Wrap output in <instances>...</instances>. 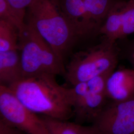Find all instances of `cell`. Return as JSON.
I'll return each mask as SVG.
<instances>
[{
  "mask_svg": "<svg viewBox=\"0 0 134 134\" xmlns=\"http://www.w3.org/2000/svg\"><path fill=\"white\" fill-rule=\"evenodd\" d=\"M55 75L24 77L9 86L16 97L36 114L63 120L74 117L70 88L59 85Z\"/></svg>",
  "mask_w": 134,
  "mask_h": 134,
  "instance_id": "6da1fadb",
  "label": "cell"
},
{
  "mask_svg": "<svg viewBox=\"0 0 134 134\" xmlns=\"http://www.w3.org/2000/svg\"><path fill=\"white\" fill-rule=\"evenodd\" d=\"M26 23L31 25L63 61L79 38L63 13L59 0H34L26 10Z\"/></svg>",
  "mask_w": 134,
  "mask_h": 134,
  "instance_id": "7a4b0ae2",
  "label": "cell"
},
{
  "mask_svg": "<svg viewBox=\"0 0 134 134\" xmlns=\"http://www.w3.org/2000/svg\"><path fill=\"white\" fill-rule=\"evenodd\" d=\"M18 50L23 78L43 74L65 75L63 61L35 29L27 23L24 30L19 33Z\"/></svg>",
  "mask_w": 134,
  "mask_h": 134,
  "instance_id": "3957f363",
  "label": "cell"
},
{
  "mask_svg": "<svg viewBox=\"0 0 134 134\" xmlns=\"http://www.w3.org/2000/svg\"><path fill=\"white\" fill-rule=\"evenodd\" d=\"M120 57L116 43L104 38L96 46L76 53L66 68L65 76L72 86L113 72Z\"/></svg>",
  "mask_w": 134,
  "mask_h": 134,
  "instance_id": "277c9868",
  "label": "cell"
},
{
  "mask_svg": "<svg viewBox=\"0 0 134 134\" xmlns=\"http://www.w3.org/2000/svg\"><path fill=\"white\" fill-rule=\"evenodd\" d=\"M0 118L29 134H49L42 116L24 105L8 86L0 85Z\"/></svg>",
  "mask_w": 134,
  "mask_h": 134,
  "instance_id": "5b68a950",
  "label": "cell"
},
{
  "mask_svg": "<svg viewBox=\"0 0 134 134\" xmlns=\"http://www.w3.org/2000/svg\"><path fill=\"white\" fill-rule=\"evenodd\" d=\"M92 125L105 134H134V98L107 103Z\"/></svg>",
  "mask_w": 134,
  "mask_h": 134,
  "instance_id": "8992f818",
  "label": "cell"
},
{
  "mask_svg": "<svg viewBox=\"0 0 134 134\" xmlns=\"http://www.w3.org/2000/svg\"><path fill=\"white\" fill-rule=\"evenodd\" d=\"M70 90L77 123H93L107 103L106 93L91 90L86 81L73 86Z\"/></svg>",
  "mask_w": 134,
  "mask_h": 134,
  "instance_id": "52a82bcc",
  "label": "cell"
},
{
  "mask_svg": "<svg viewBox=\"0 0 134 134\" xmlns=\"http://www.w3.org/2000/svg\"><path fill=\"white\" fill-rule=\"evenodd\" d=\"M63 13L79 37L97 34L91 24L83 0H59Z\"/></svg>",
  "mask_w": 134,
  "mask_h": 134,
  "instance_id": "ba28073f",
  "label": "cell"
},
{
  "mask_svg": "<svg viewBox=\"0 0 134 134\" xmlns=\"http://www.w3.org/2000/svg\"><path fill=\"white\" fill-rule=\"evenodd\" d=\"M108 98L113 101H124L134 98V70H114L108 77L106 85Z\"/></svg>",
  "mask_w": 134,
  "mask_h": 134,
  "instance_id": "9c48e42d",
  "label": "cell"
},
{
  "mask_svg": "<svg viewBox=\"0 0 134 134\" xmlns=\"http://www.w3.org/2000/svg\"><path fill=\"white\" fill-rule=\"evenodd\" d=\"M18 51L0 52V85L9 86L23 77Z\"/></svg>",
  "mask_w": 134,
  "mask_h": 134,
  "instance_id": "30bf717a",
  "label": "cell"
},
{
  "mask_svg": "<svg viewBox=\"0 0 134 134\" xmlns=\"http://www.w3.org/2000/svg\"><path fill=\"white\" fill-rule=\"evenodd\" d=\"M49 134H96L97 130L91 126H82L77 123L42 115Z\"/></svg>",
  "mask_w": 134,
  "mask_h": 134,
  "instance_id": "8fae6325",
  "label": "cell"
},
{
  "mask_svg": "<svg viewBox=\"0 0 134 134\" xmlns=\"http://www.w3.org/2000/svg\"><path fill=\"white\" fill-rule=\"evenodd\" d=\"M125 1L117 3L110 10L99 30V34L103 35L105 39L112 43H116L120 39L122 26V8Z\"/></svg>",
  "mask_w": 134,
  "mask_h": 134,
  "instance_id": "7c38bea8",
  "label": "cell"
},
{
  "mask_svg": "<svg viewBox=\"0 0 134 134\" xmlns=\"http://www.w3.org/2000/svg\"><path fill=\"white\" fill-rule=\"evenodd\" d=\"M124 1L126 0H83L91 24L98 34L110 10L117 3Z\"/></svg>",
  "mask_w": 134,
  "mask_h": 134,
  "instance_id": "4fadbf2b",
  "label": "cell"
},
{
  "mask_svg": "<svg viewBox=\"0 0 134 134\" xmlns=\"http://www.w3.org/2000/svg\"><path fill=\"white\" fill-rule=\"evenodd\" d=\"M19 32L10 23L0 19V52L18 50Z\"/></svg>",
  "mask_w": 134,
  "mask_h": 134,
  "instance_id": "5bb4252c",
  "label": "cell"
},
{
  "mask_svg": "<svg viewBox=\"0 0 134 134\" xmlns=\"http://www.w3.org/2000/svg\"><path fill=\"white\" fill-rule=\"evenodd\" d=\"M25 14L15 9L6 0H0V19H3L15 26L22 32L26 26Z\"/></svg>",
  "mask_w": 134,
  "mask_h": 134,
  "instance_id": "9a60e30c",
  "label": "cell"
},
{
  "mask_svg": "<svg viewBox=\"0 0 134 134\" xmlns=\"http://www.w3.org/2000/svg\"><path fill=\"white\" fill-rule=\"evenodd\" d=\"M122 13V26L119 40L134 34V0H127L123 2Z\"/></svg>",
  "mask_w": 134,
  "mask_h": 134,
  "instance_id": "2e32d148",
  "label": "cell"
},
{
  "mask_svg": "<svg viewBox=\"0 0 134 134\" xmlns=\"http://www.w3.org/2000/svg\"><path fill=\"white\" fill-rule=\"evenodd\" d=\"M119 40L123 42L120 47L117 45L120 56H121L128 60L134 70V38L130 40L125 38Z\"/></svg>",
  "mask_w": 134,
  "mask_h": 134,
  "instance_id": "e0dca14e",
  "label": "cell"
},
{
  "mask_svg": "<svg viewBox=\"0 0 134 134\" xmlns=\"http://www.w3.org/2000/svg\"><path fill=\"white\" fill-rule=\"evenodd\" d=\"M0 134H29L0 118Z\"/></svg>",
  "mask_w": 134,
  "mask_h": 134,
  "instance_id": "ac0fdd59",
  "label": "cell"
},
{
  "mask_svg": "<svg viewBox=\"0 0 134 134\" xmlns=\"http://www.w3.org/2000/svg\"><path fill=\"white\" fill-rule=\"evenodd\" d=\"M11 6L24 14H26V10L34 0H6Z\"/></svg>",
  "mask_w": 134,
  "mask_h": 134,
  "instance_id": "d6986e66",
  "label": "cell"
},
{
  "mask_svg": "<svg viewBox=\"0 0 134 134\" xmlns=\"http://www.w3.org/2000/svg\"><path fill=\"white\" fill-rule=\"evenodd\" d=\"M97 130V129H96ZM96 134H105V133H101V132H99V131H98L97 130V132H96Z\"/></svg>",
  "mask_w": 134,
  "mask_h": 134,
  "instance_id": "ffe728a7",
  "label": "cell"
}]
</instances>
